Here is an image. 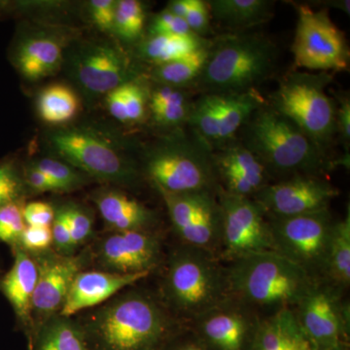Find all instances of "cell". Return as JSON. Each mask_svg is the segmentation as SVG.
I'll use <instances>...</instances> for the list:
<instances>
[{"mask_svg": "<svg viewBox=\"0 0 350 350\" xmlns=\"http://www.w3.org/2000/svg\"><path fill=\"white\" fill-rule=\"evenodd\" d=\"M79 324L88 350H162L179 334L162 306L137 291L115 297Z\"/></svg>", "mask_w": 350, "mask_h": 350, "instance_id": "6da1fadb", "label": "cell"}, {"mask_svg": "<svg viewBox=\"0 0 350 350\" xmlns=\"http://www.w3.org/2000/svg\"><path fill=\"white\" fill-rule=\"evenodd\" d=\"M232 262L226 273L228 291L244 305L278 310L296 308L317 283L308 271L276 251Z\"/></svg>", "mask_w": 350, "mask_h": 350, "instance_id": "7a4b0ae2", "label": "cell"}, {"mask_svg": "<svg viewBox=\"0 0 350 350\" xmlns=\"http://www.w3.org/2000/svg\"><path fill=\"white\" fill-rule=\"evenodd\" d=\"M246 123L244 146L257 157L266 172L292 177L315 175L325 169L323 152L273 108H259Z\"/></svg>", "mask_w": 350, "mask_h": 350, "instance_id": "3957f363", "label": "cell"}, {"mask_svg": "<svg viewBox=\"0 0 350 350\" xmlns=\"http://www.w3.org/2000/svg\"><path fill=\"white\" fill-rule=\"evenodd\" d=\"M276 51L268 39L236 34L222 39L213 50L198 82L206 94L250 93L275 66Z\"/></svg>", "mask_w": 350, "mask_h": 350, "instance_id": "277c9868", "label": "cell"}, {"mask_svg": "<svg viewBox=\"0 0 350 350\" xmlns=\"http://www.w3.org/2000/svg\"><path fill=\"white\" fill-rule=\"evenodd\" d=\"M163 291L175 310L194 319L224 303L229 293L226 273L213 254L192 246L177 251L170 260Z\"/></svg>", "mask_w": 350, "mask_h": 350, "instance_id": "5b68a950", "label": "cell"}, {"mask_svg": "<svg viewBox=\"0 0 350 350\" xmlns=\"http://www.w3.org/2000/svg\"><path fill=\"white\" fill-rule=\"evenodd\" d=\"M331 82L328 72L289 73L271 98L273 109L298 126L322 152L337 131V109L325 93Z\"/></svg>", "mask_w": 350, "mask_h": 350, "instance_id": "8992f818", "label": "cell"}, {"mask_svg": "<svg viewBox=\"0 0 350 350\" xmlns=\"http://www.w3.org/2000/svg\"><path fill=\"white\" fill-rule=\"evenodd\" d=\"M51 144L64 162L86 176L110 183L130 185L137 181V170L100 135L86 129L57 131Z\"/></svg>", "mask_w": 350, "mask_h": 350, "instance_id": "52a82bcc", "label": "cell"}, {"mask_svg": "<svg viewBox=\"0 0 350 350\" xmlns=\"http://www.w3.org/2000/svg\"><path fill=\"white\" fill-rule=\"evenodd\" d=\"M298 22L292 52L295 66L328 72L349 68V49L344 32L332 22L325 10L297 6Z\"/></svg>", "mask_w": 350, "mask_h": 350, "instance_id": "ba28073f", "label": "cell"}, {"mask_svg": "<svg viewBox=\"0 0 350 350\" xmlns=\"http://www.w3.org/2000/svg\"><path fill=\"white\" fill-rule=\"evenodd\" d=\"M275 250L313 278L324 273L334 221L329 209L284 218H269Z\"/></svg>", "mask_w": 350, "mask_h": 350, "instance_id": "9c48e42d", "label": "cell"}, {"mask_svg": "<svg viewBox=\"0 0 350 350\" xmlns=\"http://www.w3.org/2000/svg\"><path fill=\"white\" fill-rule=\"evenodd\" d=\"M214 163L204 147L190 142H170L149 154L147 175L157 190L167 193L211 190Z\"/></svg>", "mask_w": 350, "mask_h": 350, "instance_id": "30bf717a", "label": "cell"}, {"mask_svg": "<svg viewBox=\"0 0 350 350\" xmlns=\"http://www.w3.org/2000/svg\"><path fill=\"white\" fill-rule=\"evenodd\" d=\"M221 239L224 256L232 261L275 251L269 221L255 200L221 191Z\"/></svg>", "mask_w": 350, "mask_h": 350, "instance_id": "8fae6325", "label": "cell"}, {"mask_svg": "<svg viewBox=\"0 0 350 350\" xmlns=\"http://www.w3.org/2000/svg\"><path fill=\"white\" fill-rule=\"evenodd\" d=\"M295 312L310 350H349V308L331 286L315 283Z\"/></svg>", "mask_w": 350, "mask_h": 350, "instance_id": "7c38bea8", "label": "cell"}, {"mask_svg": "<svg viewBox=\"0 0 350 350\" xmlns=\"http://www.w3.org/2000/svg\"><path fill=\"white\" fill-rule=\"evenodd\" d=\"M338 190L315 175H296L262 187L255 202L269 218L292 217L328 209Z\"/></svg>", "mask_w": 350, "mask_h": 350, "instance_id": "4fadbf2b", "label": "cell"}, {"mask_svg": "<svg viewBox=\"0 0 350 350\" xmlns=\"http://www.w3.org/2000/svg\"><path fill=\"white\" fill-rule=\"evenodd\" d=\"M31 256L38 271L31 308L36 333L43 322L61 312L71 284L86 259L84 254L62 255L51 250Z\"/></svg>", "mask_w": 350, "mask_h": 350, "instance_id": "5bb4252c", "label": "cell"}, {"mask_svg": "<svg viewBox=\"0 0 350 350\" xmlns=\"http://www.w3.org/2000/svg\"><path fill=\"white\" fill-rule=\"evenodd\" d=\"M133 75L126 53L110 42L88 44L76 55L73 63L76 81L92 94H107L133 81Z\"/></svg>", "mask_w": 350, "mask_h": 350, "instance_id": "9a60e30c", "label": "cell"}, {"mask_svg": "<svg viewBox=\"0 0 350 350\" xmlns=\"http://www.w3.org/2000/svg\"><path fill=\"white\" fill-rule=\"evenodd\" d=\"M160 257V241L148 231L113 232L100 241L96 251L103 271L119 275L151 273Z\"/></svg>", "mask_w": 350, "mask_h": 350, "instance_id": "2e32d148", "label": "cell"}, {"mask_svg": "<svg viewBox=\"0 0 350 350\" xmlns=\"http://www.w3.org/2000/svg\"><path fill=\"white\" fill-rule=\"evenodd\" d=\"M195 324L193 333L208 350H250L259 320L224 301L200 315Z\"/></svg>", "mask_w": 350, "mask_h": 350, "instance_id": "e0dca14e", "label": "cell"}, {"mask_svg": "<svg viewBox=\"0 0 350 350\" xmlns=\"http://www.w3.org/2000/svg\"><path fill=\"white\" fill-rule=\"evenodd\" d=\"M150 273L119 275L107 271H81L75 276L63 308L57 314L72 317L86 308L100 306L125 288L144 280Z\"/></svg>", "mask_w": 350, "mask_h": 350, "instance_id": "ac0fdd59", "label": "cell"}, {"mask_svg": "<svg viewBox=\"0 0 350 350\" xmlns=\"http://www.w3.org/2000/svg\"><path fill=\"white\" fill-rule=\"evenodd\" d=\"M14 262L0 278V292L12 306L18 325L24 331L31 345L34 335L32 321V298L38 283V267L29 253L17 246L13 248Z\"/></svg>", "mask_w": 350, "mask_h": 350, "instance_id": "d6986e66", "label": "cell"}, {"mask_svg": "<svg viewBox=\"0 0 350 350\" xmlns=\"http://www.w3.org/2000/svg\"><path fill=\"white\" fill-rule=\"evenodd\" d=\"M93 200L113 232L147 231L155 222L153 211L120 191L103 189Z\"/></svg>", "mask_w": 350, "mask_h": 350, "instance_id": "ffe728a7", "label": "cell"}, {"mask_svg": "<svg viewBox=\"0 0 350 350\" xmlns=\"http://www.w3.org/2000/svg\"><path fill=\"white\" fill-rule=\"evenodd\" d=\"M63 45L56 38L38 36L25 39L14 54V63L21 75L31 81L52 75L61 68Z\"/></svg>", "mask_w": 350, "mask_h": 350, "instance_id": "44dd1931", "label": "cell"}, {"mask_svg": "<svg viewBox=\"0 0 350 350\" xmlns=\"http://www.w3.org/2000/svg\"><path fill=\"white\" fill-rule=\"evenodd\" d=\"M250 350H310L292 308L259 321Z\"/></svg>", "mask_w": 350, "mask_h": 350, "instance_id": "7402d4cb", "label": "cell"}, {"mask_svg": "<svg viewBox=\"0 0 350 350\" xmlns=\"http://www.w3.org/2000/svg\"><path fill=\"white\" fill-rule=\"evenodd\" d=\"M29 350H88L79 322L56 314L36 329Z\"/></svg>", "mask_w": 350, "mask_h": 350, "instance_id": "603a6c76", "label": "cell"}, {"mask_svg": "<svg viewBox=\"0 0 350 350\" xmlns=\"http://www.w3.org/2000/svg\"><path fill=\"white\" fill-rule=\"evenodd\" d=\"M188 246L208 251L220 244L221 214L218 202L206 191L198 207L194 221L180 237Z\"/></svg>", "mask_w": 350, "mask_h": 350, "instance_id": "cb8c5ba5", "label": "cell"}, {"mask_svg": "<svg viewBox=\"0 0 350 350\" xmlns=\"http://www.w3.org/2000/svg\"><path fill=\"white\" fill-rule=\"evenodd\" d=\"M215 94L217 96L218 142H224L245 125L253 113L261 107V100L253 92Z\"/></svg>", "mask_w": 350, "mask_h": 350, "instance_id": "d4e9b609", "label": "cell"}, {"mask_svg": "<svg viewBox=\"0 0 350 350\" xmlns=\"http://www.w3.org/2000/svg\"><path fill=\"white\" fill-rule=\"evenodd\" d=\"M273 2L267 0H211L207 2L214 19L230 27H248L269 18Z\"/></svg>", "mask_w": 350, "mask_h": 350, "instance_id": "484cf974", "label": "cell"}, {"mask_svg": "<svg viewBox=\"0 0 350 350\" xmlns=\"http://www.w3.org/2000/svg\"><path fill=\"white\" fill-rule=\"evenodd\" d=\"M324 273L336 286L347 287L350 282V213L342 220L334 222Z\"/></svg>", "mask_w": 350, "mask_h": 350, "instance_id": "4316f807", "label": "cell"}, {"mask_svg": "<svg viewBox=\"0 0 350 350\" xmlns=\"http://www.w3.org/2000/svg\"><path fill=\"white\" fill-rule=\"evenodd\" d=\"M206 40L196 36H153L142 47L146 61L161 66L188 56L196 51L206 47Z\"/></svg>", "mask_w": 350, "mask_h": 350, "instance_id": "83f0119b", "label": "cell"}, {"mask_svg": "<svg viewBox=\"0 0 350 350\" xmlns=\"http://www.w3.org/2000/svg\"><path fill=\"white\" fill-rule=\"evenodd\" d=\"M38 109L44 122L61 125L75 118L79 109V100L66 85L53 84L39 94Z\"/></svg>", "mask_w": 350, "mask_h": 350, "instance_id": "f1b7e54d", "label": "cell"}, {"mask_svg": "<svg viewBox=\"0 0 350 350\" xmlns=\"http://www.w3.org/2000/svg\"><path fill=\"white\" fill-rule=\"evenodd\" d=\"M209 48L204 47L188 56L157 66L152 76L165 86L178 88L197 80L208 57Z\"/></svg>", "mask_w": 350, "mask_h": 350, "instance_id": "f546056e", "label": "cell"}, {"mask_svg": "<svg viewBox=\"0 0 350 350\" xmlns=\"http://www.w3.org/2000/svg\"><path fill=\"white\" fill-rule=\"evenodd\" d=\"M216 167H229L250 178L261 190L267 185L266 170L257 157L244 145H232L217 157Z\"/></svg>", "mask_w": 350, "mask_h": 350, "instance_id": "4dcf8cb0", "label": "cell"}, {"mask_svg": "<svg viewBox=\"0 0 350 350\" xmlns=\"http://www.w3.org/2000/svg\"><path fill=\"white\" fill-rule=\"evenodd\" d=\"M158 191L162 195L175 232L181 237L194 221L200 200L204 192L208 190L180 194Z\"/></svg>", "mask_w": 350, "mask_h": 350, "instance_id": "1f68e13d", "label": "cell"}, {"mask_svg": "<svg viewBox=\"0 0 350 350\" xmlns=\"http://www.w3.org/2000/svg\"><path fill=\"white\" fill-rule=\"evenodd\" d=\"M144 4L137 0H119L115 9L113 31L120 38L133 41L139 38L144 29Z\"/></svg>", "mask_w": 350, "mask_h": 350, "instance_id": "d6a6232c", "label": "cell"}, {"mask_svg": "<svg viewBox=\"0 0 350 350\" xmlns=\"http://www.w3.org/2000/svg\"><path fill=\"white\" fill-rule=\"evenodd\" d=\"M29 191L17 161L11 158L0 161V208L10 204H24Z\"/></svg>", "mask_w": 350, "mask_h": 350, "instance_id": "836d02e7", "label": "cell"}, {"mask_svg": "<svg viewBox=\"0 0 350 350\" xmlns=\"http://www.w3.org/2000/svg\"><path fill=\"white\" fill-rule=\"evenodd\" d=\"M33 165L50 177L59 192L75 191L81 188L87 182L86 175L63 160L43 158L34 163Z\"/></svg>", "mask_w": 350, "mask_h": 350, "instance_id": "e575fe53", "label": "cell"}, {"mask_svg": "<svg viewBox=\"0 0 350 350\" xmlns=\"http://www.w3.org/2000/svg\"><path fill=\"white\" fill-rule=\"evenodd\" d=\"M24 204H10L0 208V241L11 248L19 246L27 224L23 216Z\"/></svg>", "mask_w": 350, "mask_h": 350, "instance_id": "d590c367", "label": "cell"}, {"mask_svg": "<svg viewBox=\"0 0 350 350\" xmlns=\"http://www.w3.org/2000/svg\"><path fill=\"white\" fill-rule=\"evenodd\" d=\"M69 230L75 250L87 243L93 234V218L86 208L79 204H66Z\"/></svg>", "mask_w": 350, "mask_h": 350, "instance_id": "8d00e7d4", "label": "cell"}, {"mask_svg": "<svg viewBox=\"0 0 350 350\" xmlns=\"http://www.w3.org/2000/svg\"><path fill=\"white\" fill-rule=\"evenodd\" d=\"M51 230L55 251L62 255H75L76 250L71 239L66 204L55 209V217Z\"/></svg>", "mask_w": 350, "mask_h": 350, "instance_id": "74e56055", "label": "cell"}, {"mask_svg": "<svg viewBox=\"0 0 350 350\" xmlns=\"http://www.w3.org/2000/svg\"><path fill=\"white\" fill-rule=\"evenodd\" d=\"M52 246L51 226H27L19 243V247L31 255L45 252Z\"/></svg>", "mask_w": 350, "mask_h": 350, "instance_id": "f35d334b", "label": "cell"}, {"mask_svg": "<svg viewBox=\"0 0 350 350\" xmlns=\"http://www.w3.org/2000/svg\"><path fill=\"white\" fill-rule=\"evenodd\" d=\"M190 110L187 98L183 93L167 105L152 110V114L159 125L172 126L179 125L182 122L188 120Z\"/></svg>", "mask_w": 350, "mask_h": 350, "instance_id": "ab89813d", "label": "cell"}, {"mask_svg": "<svg viewBox=\"0 0 350 350\" xmlns=\"http://www.w3.org/2000/svg\"><path fill=\"white\" fill-rule=\"evenodd\" d=\"M150 36H191L187 23L183 18L177 17L167 9L158 14L150 25Z\"/></svg>", "mask_w": 350, "mask_h": 350, "instance_id": "60d3db41", "label": "cell"}, {"mask_svg": "<svg viewBox=\"0 0 350 350\" xmlns=\"http://www.w3.org/2000/svg\"><path fill=\"white\" fill-rule=\"evenodd\" d=\"M147 96L144 88L137 82L126 84V108L128 123H135L144 118L146 112Z\"/></svg>", "mask_w": 350, "mask_h": 350, "instance_id": "b9f144b4", "label": "cell"}, {"mask_svg": "<svg viewBox=\"0 0 350 350\" xmlns=\"http://www.w3.org/2000/svg\"><path fill=\"white\" fill-rule=\"evenodd\" d=\"M116 2L114 0H93L90 2L92 20L103 31H113Z\"/></svg>", "mask_w": 350, "mask_h": 350, "instance_id": "7bdbcfd3", "label": "cell"}, {"mask_svg": "<svg viewBox=\"0 0 350 350\" xmlns=\"http://www.w3.org/2000/svg\"><path fill=\"white\" fill-rule=\"evenodd\" d=\"M23 216L27 226H51L55 208L45 202H31L23 206Z\"/></svg>", "mask_w": 350, "mask_h": 350, "instance_id": "ee69618b", "label": "cell"}, {"mask_svg": "<svg viewBox=\"0 0 350 350\" xmlns=\"http://www.w3.org/2000/svg\"><path fill=\"white\" fill-rule=\"evenodd\" d=\"M185 21L191 31L202 38V34L208 31L211 24V12L207 2L194 0V4L186 16Z\"/></svg>", "mask_w": 350, "mask_h": 350, "instance_id": "f6af8a7d", "label": "cell"}, {"mask_svg": "<svg viewBox=\"0 0 350 350\" xmlns=\"http://www.w3.org/2000/svg\"><path fill=\"white\" fill-rule=\"evenodd\" d=\"M23 172L25 184L29 191H36L38 193L59 192V188L51 180L50 177L33 165L25 167Z\"/></svg>", "mask_w": 350, "mask_h": 350, "instance_id": "bcb514c9", "label": "cell"}, {"mask_svg": "<svg viewBox=\"0 0 350 350\" xmlns=\"http://www.w3.org/2000/svg\"><path fill=\"white\" fill-rule=\"evenodd\" d=\"M107 105L108 111L115 119L122 123H128L126 108V84L122 85L107 94Z\"/></svg>", "mask_w": 350, "mask_h": 350, "instance_id": "7dc6e473", "label": "cell"}, {"mask_svg": "<svg viewBox=\"0 0 350 350\" xmlns=\"http://www.w3.org/2000/svg\"><path fill=\"white\" fill-rule=\"evenodd\" d=\"M337 131H340L345 144H349L350 139V100L349 96L340 98V108L336 111Z\"/></svg>", "mask_w": 350, "mask_h": 350, "instance_id": "c3c4849f", "label": "cell"}, {"mask_svg": "<svg viewBox=\"0 0 350 350\" xmlns=\"http://www.w3.org/2000/svg\"><path fill=\"white\" fill-rule=\"evenodd\" d=\"M162 350H208L200 342L199 338L196 337L194 333L183 337L181 335H176L174 338L165 345Z\"/></svg>", "mask_w": 350, "mask_h": 350, "instance_id": "681fc988", "label": "cell"}, {"mask_svg": "<svg viewBox=\"0 0 350 350\" xmlns=\"http://www.w3.org/2000/svg\"><path fill=\"white\" fill-rule=\"evenodd\" d=\"M193 4H194V0H174V1L170 2L167 9L177 17L185 19L189 11L192 8Z\"/></svg>", "mask_w": 350, "mask_h": 350, "instance_id": "f907efd6", "label": "cell"}]
</instances>
